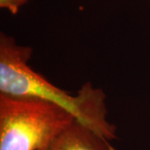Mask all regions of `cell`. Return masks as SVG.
<instances>
[{
    "instance_id": "cell-1",
    "label": "cell",
    "mask_w": 150,
    "mask_h": 150,
    "mask_svg": "<svg viewBox=\"0 0 150 150\" xmlns=\"http://www.w3.org/2000/svg\"><path fill=\"white\" fill-rule=\"evenodd\" d=\"M31 55L32 48L18 45L13 37L0 33V95L53 103L105 139H116V127L107 119L106 96L103 90L86 82L76 95H70L29 67Z\"/></svg>"
},
{
    "instance_id": "cell-2",
    "label": "cell",
    "mask_w": 150,
    "mask_h": 150,
    "mask_svg": "<svg viewBox=\"0 0 150 150\" xmlns=\"http://www.w3.org/2000/svg\"><path fill=\"white\" fill-rule=\"evenodd\" d=\"M74 120L47 101L0 95V150H43Z\"/></svg>"
},
{
    "instance_id": "cell-3",
    "label": "cell",
    "mask_w": 150,
    "mask_h": 150,
    "mask_svg": "<svg viewBox=\"0 0 150 150\" xmlns=\"http://www.w3.org/2000/svg\"><path fill=\"white\" fill-rule=\"evenodd\" d=\"M110 142L74 120L43 150H116Z\"/></svg>"
},
{
    "instance_id": "cell-4",
    "label": "cell",
    "mask_w": 150,
    "mask_h": 150,
    "mask_svg": "<svg viewBox=\"0 0 150 150\" xmlns=\"http://www.w3.org/2000/svg\"><path fill=\"white\" fill-rule=\"evenodd\" d=\"M28 0H0V7L6 9L11 14L17 15L22 6H23Z\"/></svg>"
}]
</instances>
